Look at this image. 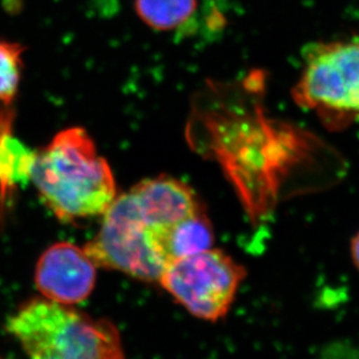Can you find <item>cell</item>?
<instances>
[{"label": "cell", "instance_id": "1", "mask_svg": "<svg viewBox=\"0 0 359 359\" xmlns=\"http://www.w3.org/2000/svg\"><path fill=\"white\" fill-rule=\"evenodd\" d=\"M43 203L63 222L103 216L117 197L107 160L83 128H67L36 152L32 179Z\"/></svg>", "mask_w": 359, "mask_h": 359}, {"label": "cell", "instance_id": "2", "mask_svg": "<svg viewBox=\"0 0 359 359\" xmlns=\"http://www.w3.org/2000/svg\"><path fill=\"white\" fill-rule=\"evenodd\" d=\"M7 330L29 359H125L121 336L110 321L47 299L22 304Z\"/></svg>", "mask_w": 359, "mask_h": 359}, {"label": "cell", "instance_id": "3", "mask_svg": "<svg viewBox=\"0 0 359 359\" xmlns=\"http://www.w3.org/2000/svg\"><path fill=\"white\" fill-rule=\"evenodd\" d=\"M293 97L329 126L359 121V38L309 46Z\"/></svg>", "mask_w": 359, "mask_h": 359}, {"label": "cell", "instance_id": "4", "mask_svg": "<svg viewBox=\"0 0 359 359\" xmlns=\"http://www.w3.org/2000/svg\"><path fill=\"white\" fill-rule=\"evenodd\" d=\"M245 276L231 257L210 249L170 263L160 283L194 316L216 322L228 314Z\"/></svg>", "mask_w": 359, "mask_h": 359}, {"label": "cell", "instance_id": "5", "mask_svg": "<svg viewBox=\"0 0 359 359\" xmlns=\"http://www.w3.org/2000/svg\"><path fill=\"white\" fill-rule=\"evenodd\" d=\"M103 216L100 231L84 248L93 264L142 281H160L167 264L130 193L116 197Z\"/></svg>", "mask_w": 359, "mask_h": 359}, {"label": "cell", "instance_id": "6", "mask_svg": "<svg viewBox=\"0 0 359 359\" xmlns=\"http://www.w3.org/2000/svg\"><path fill=\"white\" fill-rule=\"evenodd\" d=\"M96 281V265L84 249L56 243L40 257L35 283L47 300L70 306L86 300Z\"/></svg>", "mask_w": 359, "mask_h": 359}, {"label": "cell", "instance_id": "7", "mask_svg": "<svg viewBox=\"0 0 359 359\" xmlns=\"http://www.w3.org/2000/svg\"><path fill=\"white\" fill-rule=\"evenodd\" d=\"M128 193L149 228L168 226L202 209L193 190L174 177L142 180Z\"/></svg>", "mask_w": 359, "mask_h": 359}, {"label": "cell", "instance_id": "8", "mask_svg": "<svg viewBox=\"0 0 359 359\" xmlns=\"http://www.w3.org/2000/svg\"><path fill=\"white\" fill-rule=\"evenodd\" d=\"M153 244L167 266L175 260L212 249L215 237L203 209L163 228H149Z\"/></svg>", "mask_w": 359, "mask_h": 359}, {"label": "cell", "instance_id": "9", "mask_svg": "<svg viewBox=\"0 0 359 359\" xmlns=\"http://www.w3.org/2000/svg\"><path fill=\"white\" fill-rule=\"evenodd\" d=\"M8 116H0V190L6 193L31 181L36 152L15 138Z\"/></svg>", "mask_w": 359, "mask_h": 359}, {"label": "cell", "instance_id": "10", "mask_svg": "<svg viewBox=\"0 0 359 359\" xmlns=\"http://www.w3.org/2000/svg\"><path fill=\"white\" fill-rule=\"evenodd\" d=\"M197 0H135V13L156 31H173L187 24L197 11Z\"/></svg>", "mask_w": 359, "mask_h": 359}, {"label": "cell", "instance_id": "11", "mask_svg": "<svg viewBox=\"0 0 359 359\" xmlns=\"http://www.w3.org/2000/svg\"><path fill=\"white\" fill-rule=\"evenodd\" d=\"M24 52L20 43L0 39V104L10 105L17 96Z\"/></svg>", "mask_w": 359, "mask_h": 359}, {"label": "cell", "instance_id": "12", "mask_svg": "<svg viewBox=\"0 0 359 359\" xmlns=\"http://www.w3.org/2000/svg\"><path fill=\"white\" fill-rule=\"evenodd\" d=\"M316 359H359V348L346 341L332 342L321 350Z\"/></svg>", "mask_w": 359, "mask_h": 359}, {"label": "cell", "instance_id": "13", "mask_svg": "<svg viewBox=\"0 0 359 359\" xmlns=\"http://www.w3.org/2000/svg\"><path fill=\"white\" fill-rule=\"evenodd\" d=\"M351 257H353V264L359 271V232L353 237L351 242Z\"/></svg>", "mask_w": 359, "mask_h": 359}]
</instances>
